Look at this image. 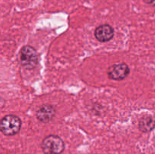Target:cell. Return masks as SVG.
<instances>
[{"mask_svg": "<svg viewBox=\"0 0 155 154\" xmlns=\"http://www.w3.org/2000/svg\"><path fill=\"white\" fill-rule=\"evenodd\" d=\"M41 148L45 154H61L64 150L65 145L58 136L48 135L42 140Z\"/></svg>", "mask_w": 155, "mask_h": 154, "instance_id": "6da1fadb", "label": "cell"}, {"mask_svg": "<svg viewBox=\"0 0 155 154\" xmlns=\"http://www.w3.org/2000/svg\"><path fill=\"white\" fill-rule=\"evenodd\" d=\"M21 128V121L15 115H7L0 120V131L6 136L18 134Z\"/></svg>", "mask_w": 155, "mask_h": 154, "instance_id": "7a4b0ae2", "label": "cell"}, {"mask_svg": "<svg viewBox=\"0 0 155 154\" xmlns=\"http://www.w3.org/2000/svg\"><path fill=\"white\" fill-rule=\"evenodd\" d=\"M20 62L26 69H34L39 62V56L36 49L30 45L23 47L20 52Z\"/></svg>", "mask_w": 155, "mask_h": 154, "instance_id": "3957f363", "label": "cell"}, {"mask_svg": "<svg viewBox=\"0 0 155 154\" xmlns=\"http://www.w3.org/2000/svg\"><path fill=\"white\" fill-rule=\"evenodd\" d=\"M130 72V67L127 63H117L110 66L107 69L109 79L116 81H121L128 76Z\"/></svg>", "mask_w": 155, "mask_h": 154, "instance_id": "277c9868", "label": "cell"}, {"mask_svg": "<svg viewBox=\"0 0 155 154\" xmlns=\"http://www.w3.org/2000/svg\"><path fill=\"white\" fill-rule=\"evenodd\" d=\"M114 35V30L109 24H102L95 29V36L99 42H107L110 41Z\"/></svg>", "mask_w": 155, "mask_h": 154, "instance_id": "5b68a950", "label": "cell"}, {"mask_svg": "<svg viewBox=\"0 0 155 154\" xmlns=\"http://www.w3.org/2000/svg\"><path fill=\"white\" fill-rule=\"evenodd\" d=\"M55 109L54 107L48 104H45L39 107L36 112V118L40 122L46 123L53 119L55 116Z\"/></svg>", "mask_w": 155, "mask_h": 154, "instance_id": "8992f818", "label": "cell"}, {"mask_svg": "<svg viewBox=\"0 0 155 154\" xmlns=\"http://www.w3.org/2000/svg\"><path fill=\"white\" fill-rule=\"evenodd\" d=\"M155 128V120L151 116H144L139 121V128L142 132H149Z\"/></svg>", "mask_w": 155, "mask_h": 154, "instance_id": "52a82bcc", "label": "cell"}, {"mask_svg": "<svg viewBox=\"0 0 155 154\" xmlns=\"http://www.w3.org/2000/svg\"><path fill=\"white\" fill-rule=\"evenodd\" d=\"M146 4L150 5L155 6V0H143Z\"/></svg>", "mask_w": 155, "mask_h": 154, "instance_id": "ba28073f", "label": "cell"}]
</instances>
